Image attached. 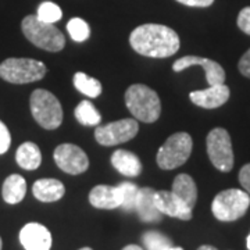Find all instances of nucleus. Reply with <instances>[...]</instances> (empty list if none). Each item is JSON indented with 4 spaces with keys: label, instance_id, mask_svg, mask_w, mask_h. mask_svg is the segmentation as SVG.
Listing matches in <instances>:
<instances>
[{
    "label": "nucleus",
    "instance_id": "6ab92c4d",
    "mask_svg": "<svg viewBox=\"0 0 250 250\" xmlns=\"http://www.w3.org/2000/svg\"><path fill=\"white\" fill-rule=\"evenodd\" d=\"M174 195L177 196L193 210L197 200V188L193 178L188 174H179L175 177L172 182V190Z\"/></svg>",
    "mask_w": 250,
    "mask_h": 250
},
{
    "label": "nucleus",
    "instance_id": "4c0bfd02",
    "mask_svg": "<svg viewBox=\"0 0 250 250\" xmlns=\"http://www.w3.org/2000/svg\"><path fill=\"white\" fill-rule=\"evenodd\" d=\"M80 250H92V249H90V248H82V249Z\"/></svg>",
    "mask_w": 250,
    "mask_h": 250
},
{
    "label": "nucleus",
    "instance_id": "39448f33",
    "mask_svg": "<svg viewBox=\"0 0 250 250\" xmlns=\"http://www.w3.org/2000/svg\"><path fill=\"white\" fill-rule=\"evenodd\" d=\"M250 206V195L241 189H227L220 192L211 203V211L217 220L224 223L236 221L246 214Z\"/></svg>",
    "mask_w": 250,
    "mask_h": 250
},
{
    "label": "nucleus",
    "instance_id": "423d86ee",
    "mask_svg": "<svg viewBox=\"0 0 250 250\" xmlns=\"http://www.w3.org/2000/svg\"><path fill=\"white\" fill-rule=\"evenodd\" d=\"M46 75V65L34 59L10 57L0 64V78L10 83H31Z\"/></svg>",
    "mask_w": 250,
    "mask_h": 250
},
{
    "label": "nucleus",
    "instance_id": "b1692460",
    "mask_svg": "<svg viewBox=\"0 0 250 250\" xmlns=\"http://www.w3.org/2000/svg\"><path fill=\"white\" fill-rule=\"evenodd\" d=\"M142 242L146 250H168L172 242L168 236L159 231H147L142 235Z\"/></svg>",
    "mask_w": 250,
    "mask_h": 250
},
{
    "label": "nucleus",
    "instance_id": "6e6552de",
    "mask_svg": "<svg viewBox=\"0 0 250 250\" xmlns=\"http://www.w3.org/2000/svg\"><path fill=\"white\" fill-rule=\"evenodd\" d=\"M207 154L217 170L228 172L233 167V150L231 136L224 128H214L207 135Z\"/></svg>",
    "mask_w": 250,
    "mask_h": 250
},
{
    "label": "nucleus",
    "instance_id": "a211bd4d",
    "mask_svg": "<svg viewBox=\"0 0 250 250\" xmlns=\"http://www.w3.org/2000/svg\"><path fill=\"white\" fill-rule=\"evenodd\" d=\"M111 164L120 174L125 177L135 178L142 172V164L139 157L132 152L118 149L111 156Z\"/></svg>",
    "mask_w": 250,
    "mask_h": 250
},
{
    "label": "nucleus",
    "instance_id": "393cba45",
    "mask_svg": "<svg viewBox=\"0 0 250 250\" xmlns=\"http://www.w3.org/2000/svg\"><path fill=\"white\" fill-rule=\"evenodd\" d=\"M118 189H120L121 197H123V202H121L120 207L124 211H134L135 207H136V199H138L139 188L132 182H123L118 185Z\"/></svg>",
    "mask_w": 250,
    "mask_h": 250
},
{
    "label": "nucleus",
    "instance_id": "7ed1b4c3",
    "mask_svg": "<svg viewBox=\"0 0 250 250\" xmlns=\"http://www.w3.org/2000/svg\"><path fill=\"white\" fill-rule=\"evenodd\" d=\"M22 34L39 49L47 52H60L65 46V38L53 24L43 22L36 16H27L22 20Z\"/></svg>",
    "mask_w": 250,
    "mask_h": 250
},
{
    "label": "nucleus",
    "instance_id": "4be33fe9",
    "mask_svg": "<svg viewBox=\"0 0 250 250\" xmlns=\"http://www.w3.org/2000/svg\"><path fill=\"white\" fill-rule=\"evenodd\" d=\"M74 86L88 98L95 99L102 93V83L96 78L86 75L85 72H77L74 75Z\"/></svg>",
    "mask_w": 250,
    "mask_h": 250
},
{
    "label": "nucleus",
    "instance_id": "ddd939ff",
    "mask_svg": "<svg viewBox=\"0 0 250 250\" xmlns=\"http://www.w3.org/2000/svg\"><path fill=\"white\" fill-rule=\"evenodd\" d=\"M156 206L161 214L170 215L174 218H179L184 221H189L192 218V208L188 207L177 195L168 190H156L154 195Z\"/></svg>",
    "mask_w": 250,
    "mask_h": 250
},
{
    "label": "nucleus",
    "instance_id": "1a4fd4ad",
    "mask_svg": "<svg viewBox=\"0 0 250 250\" xmlns=\"http://www.w3.org/2000/svg\"><path fill=\"white\" fill-rule=\"evenodd\" d=\"M139 131L136 120L125 118L106 125H100L95 131V138L102 146H116L134 139Z\"/></svg>",
    "mask_w": 250,
    "mask_h": 250
},
{
    "label": "nucleus",
    "instance_id": "a878e982",
    "mask_svg": "<svg viewBox=\"0 0 250 250\" xmlns=\"http://www.w3.org/2000/svg\"><path fill=\"white\" fill-rule=\"evenodd\" d=\"M36 17L39 18L43 22H49V24H54L57 21H60L62 17V9L53 3V1H43L39 7H38V13Z\"/></svg>",
    "mask_w": 250,
    "mask_h": 250
},
{
    "label": "nucleus",
    "instance_id": "412c9836",
    "mask_svg": "<svg viewBox=\"0 0 250 250\" xmlns=\"http://www.w3.org/2000/svg\"><path fill=\"white\" fill-rule=\"evenodd\" d=\"M16 160H17V164L21 168L34 171L39 168V166L42 163V153L35 143L25 142L17 149Z\"/></svg>",
    "mask_w": 250,
    "mask_h": 250
},
{
    "label": "nucleus",
    "instance_id": "c9c22d12",
    "mask_svg": "<svg viewBox=\"0 0 250 250\" xmlns=\"http://www.w3.org/2000/svg\"><path fill=\"white\" fill-rule=\"evenodd\" d=\"M168 250H184V249H182V248H174V246H172V248H170Z\"/></svg>",
    "mask_w": 250,
    "mask_h": 250
},
{
    "label": "nucleus",
    "instance_id": "aec40b11",
    "mask_svg": "<svg viewBox=\"0 0 250 250\" xmlns=\"http://www.w3.org/2000/svg\"><path fill=\"white\" fill-rule=\"evenodd\" d=\"M27 193V181L18 174H13L3 182L1 188V196L6 203L17 205L20 203Z\"/></svg>",
    "mask_w": 250,
    "mask_h": 250
},
{
    "label": "nucleus",
    "instance_id": "bb28decb",
    "mask_svg": "<svg viewBox=\"0 0 250 250\" xmlns=\"http://www.w3.org/2000/svg\"><path fill=\"white\" fill-rule=\"evenodd\" d=\"M67 31L75 42H85L90 35V28L82 18H72L67 24Z\"/></svg>",
    "mask_w": 250,
    "mask_h": 250
},
{
    "label": "nucleus",
    "instance_id": "e433bc0d",
    "mask_svg": "<svg viewBox=\"0 0 250 250\" xmlns=\"http://www.w3.org/2000/svg\"><path fill=\"white\" fill-rule=\"evenodd\" d=\"M1 248H3V243H1V238H0V250H1Z\"/></svg>",
    "mask_w": 250,
    "mask_h": 250
},
{
    "label": "nucleus",
    "instance_id": "f704fd0d",
    "mask_svg": "<svg viewBox=\"0 0 250 250\" xmlns=\"http://www.w3.org/2000/svg\"><path fill=\"white\" fill-rule=\"evenodd\" d=\"M246 245H248V249L250 250V233H249V236H248V242H246Z\"/></svg>",
    "mask_w": 250,
    "mask_h": 250
},
{
    "label": "nucleus",
    "instance_id": "20e7f679",
    "mask_svg": "<svg viewBox=\"0 0 250 250\" xmlns=\"http://www.w3.org/2000/svg\"><path fill=\"white\" fill-rule=\"evenodd\" d=\"M29 107L35 121L45 129H56L62 123V108L59 99L46 89H36L29 99Z\"/></svg>",
    "mask_w": 250,
    "mask_h": 250
},
{
    "label": "nucleus",
    "instance_id": "9b49d317",
    "mask_svg": "<svg viewBox=\"0 0 250 250\" xmlns=\"http://www.w3.org/2000/svg\"><path fill=\"white\" fill-rule=\"evenodd\" d=\"M192 65H202L206 72V80L208 85H220L225 81V71L217 62H213L206 57H197V56H185L181 57L172 64V70L175 72L184 71Z\"/></svg>",
    "mask_w": 250,
    "mask_h": 250
},
{
    "label": "nucleus",
    "instance_id": "2f4dec72",
    "mask_svg": "<svg viewBox=\"0 0 250 250\" xmlns=\"http://www.w3.org/2000/svg\"><path fill=\"white\" fill-rule=\"evenodd\" d=\"M177 1L190 7H208L214 3V0H177Z\"/></svg>",
    "mask_w": 250,
    "mask_h": 250
},
{
    "label": "nucleus",
    "instance_id": "f8f14e48",
    "mask_svg": "<svg viewBox=\"0 0 250 250\" xmlns=\"http://www.w3.org/2000/svg\"><path fill=\"white\" fill-rule=\"evenodd\" d=\"M20 242L25 250H50L52 233L42 224L29 223L20 231Z\"/></svg>",
    "mask_w": 250,
    "mask_h": 250
},
{
    "label": "nucleus",
    "instance_id": "2eb2a0df",
    "mask_svg": "<svg viewBox=\"0 0 250 250\" xmlns=\"http://www.w3.org/2000/svg\"><path fill=\"white\" fill-rule=\"evenodd\" d=\"M156 190L152 188H141L138 190V199H136V207L139 218L145 223H159L161 221L160 210L156 206L154 200Z\"/></svg>",
    "mask_w": 250,
    "mask_h": 250
},
{
    "label": "nucleus",
    "instance_id": "dca6fc26",
    "mask_svg": "<svg viewBox=\"0 0 250 250\" xmlns=\"http://www.w3.org/2000/svg\"><path fill=\"white\" fill-rule=\"evenodd\" d=\"M123 197L118 187L98 185L89 192V203L96 208L113 210L121 206Z\"/></svg>",
    "mask_w": 250,
    "mask_h": 250
},
{
    "label": "nucleus",
    "instance_id": "72a5a7b5",
    "mask_svg": "<svg viewBox=\"0 0 250 250\" xmlns=\"http://www.w3.org/2000/svg\"><path fill=\"white\" fill-rule=\"evenodd\" d=\"M197 250H218L214 246H210V245H203V246H200Z\"/></svg>",
    "mask_w": 250,
    "mask_h": 250
},
{
    "label": "nucleus",
    "instance_id": "f03ea898",
    "mask_svg": "<svg viewBox=\"0 0 250 250\" xmlns=\"http://www.w3.org/2000/svg\"><path fill=\"white\" fill-rule=\"evenodd\" d=\"M125 104L136 120L147 124L157 121L161 114L159 95L142 83H135L126 89Z\"/></svg>",
    "mask_w": 250,
    "mask_h": 250
},
{
    "label": "nucleus",
    "instance_id": "473e14b6",
    "mask_svg": "<svg viewBox=\"0 0 250 250\" xmlns=\"http://www.w3.org/2000/svg\"><path fill=\"white\" fill-rule=\"evenodd\" d=\"M123 250H143L142 248H139L138 245H128V246H125Z\"/></svg>",
    "mask_w": 250,
    "mask_h": 250
},
{
    "label": "nucleus",
    "instance_id": "f257e3e1",
    "mask_svg": "<svg viewBox=\"0 0 250 250\" xmlns=\"http://www.w3.org/2000/svg\"><path fill=\"white\" fill-rule=\"evenodd\" d=\"M129 43L136 53L166 59L179 50V36L170 27L161 24H143L135 28L129 36Z\"/></svg>",
    "mask_w": 250,
    "mask_h": 250
},
{
    "label": "nucleus",
    "instance_id": "9d476101",
    "mask_svg": "<svg viewBox=\"0 0 250 250\" xmlns=\"http://www.w3.org/2000/svg\"><path fill=\"white\" fill-rule=\"evenodd\" d=\"M54 161L57 167L67 174L78 175L88 170L89 167V159L86 153L81 147L72 143H62L59 145L53 153Z\"/></svg>",
    "mask_w": 250,
    "mask_h": 250
},
{
    "label": "nucleus",
    "instance_id": "4468645a",
    "mask_svg": "<svg viewBox=\"0 0 250 250\" xmlns=\"http://www.w3.org/2000/svg\"><path fill=\"white\" fill-rule=\"evenodd\" d=\"M229 88L225 83L220 85H208L207 89L193 90L190 92L189 98L192 103L203 108H217L221 107L224 103L228 102L229 99Z\"/></svg>",
    "mask_w": 250,
    "mask_h": 250
},
{
    "label": "nucleus",
    "instance_id": "f3484780",
    "mask_svg": "<svg viewBox=\"0 0 250 250\" xmlns=\"http://www.w3.org/2000/svg\"><path fill=\"white\" fill-rule=\"evenodd\" d=\"M32 193L39 202L53 203V202H57L64 196L65 188L62 184V181H59V179H38L32 187Z\"/></svg>",
    "mask_w": 250,
    "mask_h": 250
},
{
    "label": "nucleus",
    "instance_id": "cd10ccee",
    "mask_svg": "<svg viewBox=\"0 0 250 250\" xmlns=\"http://www.w3.org/2000/svg\"><path fill=\"white\" fill-rule=\"evenodd\" d=\"M238 27L242 32L250 35V7H245L241 10L238 16Z\"/></svg>",
    "mask_w": 250,
    "mask_h": 250
},
{
    "label": "nucleus",
    "instance_id": "7c9ffc66",
    "mask_svg": "<svg viewBox=\"0 0 250 250\" xmlns=\"http://www.w3.org/2000/svg\"><path fill=\"white\" fill-rule=\"evenodd\" d=\"M238 67H239V71H241L242 75H245L246 78H250V49L242 56Z\"/></svg>",
    "mask_w": 250,
    "mask_h": 250
},
{
    "label": "nucleus",
    "instance_id": "c756f323",
    "mask_svg": "<svg viewBox=\"0 0 250 250\" xmlns=\"http://www.w3.org/2000/svg\"><path fill=\"white\" fill-rule=\"evenodd\" d=\"M239 182L242 188L250 195V164L243 166L239 171Z\"/></svg>",
    "mask_w": 250,
    "mask_h": 250
},
{
    "label": "nucleus",
    "instance_id": "5701e85b",
    "mask_svg": "<svg viewBox=\"0 0 250 250\" xmlns=\"http://www.w3.org/2000/svg\"><path fill=\"white\" fill-rule=\"evenodd\" d=\"M74 113H75L77 121L82 125H88V126H90V125H99L100 121H102L100 113L88 100L81 102L80 104L75 107Z\"/></svg>",
    "mask_w": 250,
    "mask_h": 250
},
{
    "label": "nucleus",
    "instance_id": "c85d7f7f",
    "mask_svg": "<svg viewBox=\"0 0 250 250\" xmlns=\"http://www.w3.org/2000/svg\"><path fill=\"white\" fill-rule=\"evenodd\" d=\"M10 145H11V136H10L9 129L0 121V154H4L7 152Z\"/></svg>",
    "mask_w": 250,
    "mask_h": 250
},
{
    "label": "nucleus",
    "instance_id": "0eeeda50",
    "mask_svg": "<svg viewBox=\"0 0 250 250\" xmlns=\"http://www.w3.org/2000/svg\"><path fill=\"white\" fill-rule=\"evenodd\" d=\"M192 138L187 132H177L168 136L157 152V166L161 170H175L185 164L192 153Z\"/></svg>",
    "mask_w": 250,
    "mask_h": 250
}]
</instances>
